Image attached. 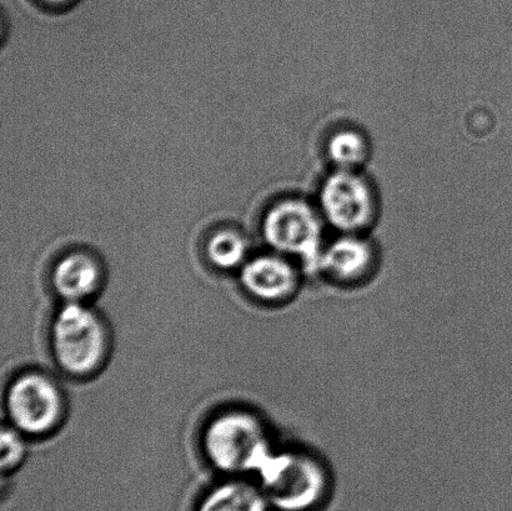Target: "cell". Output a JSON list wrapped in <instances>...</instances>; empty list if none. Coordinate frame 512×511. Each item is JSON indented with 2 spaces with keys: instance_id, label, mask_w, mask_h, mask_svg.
I'll return each instance as SVG.
<instances>
[{
  "instance_id": "obj_1",
  "label": "cell",
  "mask_w": 512,
  "mask_h": 511,
  "mask_svg": "<svg viewBox=\"0 0 512 511\" xmlns=\"http://www.w3.org/2000/svg\"><path fill=\"white\" fill-rule=\"evenodd\" d=\"M200 447L210 467L227 477H254L275 449L264 420L243 408L214 414L204 425Z\"/></svg>"
},
{
  "instance_id": "obj_2",
  "label": "cell",
  "mask_w": 512,
  "mask_h": 511,
  "mask_svg": "<svg viewBox=\"0 0 512 511\" xmlns=\"http://www.w3.org/2000/svg\"><path fill=\"white\" fill-rule=\"evenodd\" d=\"M254 478L275 511H318L333 484L319 455L300 448H275Z\"/></svg>"
},
{
  "instance_id": "obj_3",
  "label": "cell",
  "mask_w": 512,
  "mask_h": 511,
  "mask_svg": "<svg viewBox=\"0 0 512 511\" xmlns=\"http://www.w3.org/2000/svg\"><path fill=\"white\" fill-rule=\"evenodd\" d=\"M49 344L62 373L90 378L107 363L110 333L102 315L89 303H63L50 323Z\"/></svg>"
},
{
  "instance_id": "obj_4",
  "label": "cell",
  "mask_w": 512,
  "mask_h": 511,
  "mask_svg": "<svg viewBox=\"0 0 512 511\" xmlns=\"http://www.w3.org/2000/svg\"><path fill=\"white\" fill-rule=\"evenodd\" d=\"M326 224L314 198L288 197L275 203L263 220V237L271 252L293 259L306 277H315L326 240Z\"/></svg>"
},
{
  "instance_id": "obj_5",
  "label": "cell",
  "mask_w": 512,
  "mask_h": 511,
  "mask_svg": "<svg viewBox=\"0 0 512 511\" xmlns=\"http://www.w3.org/2000/svg\"><path fill=\"white\" fill-rule=\"evenodd\" d=\"M314 200L335 234H370L380 219V192L365 170L329 169Z\"/></svg>"
},
{
  "instance_id": "obj_6",
  "label": "cell",
  "mask_w": 512,
  "mask_h": 511,
  "mask_svg": "<svg viewBox=\"0 0 512 511\" xmlns=\"http://www.w3.org/2000/svg\"><path fill=\"white\" fill-rule=\"evenodd\" d=\"M10 427L27 438L57 432L67 414V399L57 380L40 370H25L10 380L4 393Z\"/></svg>"
},
{
  "instance_id": "obj_7",
  "label": "cell",
  "mask_w": 512,
  "mask_h": 511,
  "mask_svg": "<svg viewBox=\"0 0 512 511\" xmlns=\"http://www.w3.org/2000/svg\"><path fill=\"white\" fill-rule=\"evenodd\" d=\"M380 252L370 234H335L321 250L315 277L338 288H356L378 270Z\"/></svg>"
},
{
  "instance_id": "obj_8",
  "label": "cell",
  "mask_w": 512,
  "mask_h": 511,
  "mask_svg": "<svg viewBox=\"0 0 512 511\" xmlns=\"http://www.w3.org/2000/svg\"><path fill=\"white\" fill-rule=\"evenodd\" d=\"M306 277L293 259L271 252L248 259L239 270V282L250 298L265 305H283L298 295Z\"/></svg>"
},
{
  "instance_id": "obj_9",
  "label": "cell",
  "mask_w": 512,
  "mask_h": 511,
  "mask_svg": "<svg viewBox=\"0 0 512 511\" xmlns=\"http://www.w3.org/2000/svg\"><path fill=\"white\" fill-rule=\"evenodd\" d=\"M49 282L60 304L89 303L103 288L104 270L89 253L73 252L54 264Z\"/></svg>"
},
{
  "instance_id": "obj_10",
  "label": "cell",
  "mask_w": 512,
  "mask_h": 511,
  "mask_svg": "<svg viewBox=\"0 0 512 511\" xmlns=\"http://www.w3.org/2000/svg\"><path fill=\"white\" fill-rule=\"evenodd\" d=\"M371 153L369 134L358 125L338 124L325 135L323 154L329 169L366 170Z\"/></svg>"
},
{
  "instance_id": "obj_11",
  "label": "cell",
  "mask_w": 512,
  "mask_h": 511,
  "mask_svg": "<svg viewBox=\"0 0 512 511\" xmlns=\"http://www.w3.org/2000/svg\"><path fill=\"white\" fill-rule=\"evenodd\" d=\"M268 498L258 483L249 482L243 477H229L214 485L197 511H271Z\"/></svg>"
},
{
  "instance_id": "obj_12",
  "label": "cell",
  "mask_w": 512,
  "mask_h": 511,
  "mask_svg": "<svg viewBox=\"0 0 512 511\" xmlns=\"http://www.w3.org/2000/svg\"><path fill=\"white\" fill-rule=\"evenodd\" d=\"M205 254L209 263L220 272L240 270L248 262V244L239 234L223 230L208 240Z\"/></svg>"
},
{
  "instance_id": "obj_13",
  "label": "cell",
  "mask_w": 512,
  "mask_h": 511,
  "mask_svg": "<svg viewBox=\"0 0 512 511\" xmlns=\"http://www.w3.org/2000/svg\"><path fill=\"white\" fill-rule=\"evenodd\" d=\"M28 439L17 429L4 424L2 429V470L3 473L14 472L27 458Z\"/></svg>"
},
{
  "instance_id": "obj_14",
  "label": "cell",
  "mask_w": 512,
  "mask_h": 511,
  "mask_svg": "<svg viewBox=\"0 0 512 511\" xmlns=\"http://www.w3.org/2000/svg\"><path fill=\"white\" fill-rule=\"evenodd\" d=\"M47 2H50V3H62V2H65V0H47Z\"/></svg>"
}]
</instances>
